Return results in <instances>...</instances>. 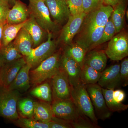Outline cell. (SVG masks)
Returning <instances> with one entry per match:
<instances>
[{
	"mask_svg": "<svg viewBox=\"0 0 128 128\" xmlns=\"http://www.w3.org/2000/svg\"><path fill=\"white\" fill-rule=\"evenodd\" d=\"M113 11L112 6L102 4L86 14L75 36L76 43L82 46L87 52L96 47Z\"/></svg>",
	"mask_w": 128,
	"mask_h": 128,
	"instance_id": "cell-1",
	"label": "cell"
},
{
	"mask_svg": "<svg viewBox=\"0 0 128 128\" xmlns=\"http://www.w3.org/2000/svg\"><path fill=\"white\" fill-rule=\"evenodd\" d=\"M54 116L68 121L73 128H97L98 126L82 113L71 98L53 100Z\"/></svg>",
	"mask_w": 128,
	"mask_h": 128,
	"instance_id": "cell-2",
	"label": "cell"
},
{
	"mask_svg": "<svg viewBox=\"0 0 128 128\" xmlns=\"http://www.w3.org/2000/svg\"><path fill=\"white\" fill-rule=\"evenodd\" d=\"M61 56L60 52H56L36 67L31 70V84L37 86L52 78L60 68Z\"/></svg>",
	"mask_w": 128,
	"mask_h": 128,
	"instance_id": "cell-3",
	"label": "cell"
},
{
	"mask_svg": "<svg viewBox=\"0 0 128 128\" xmlns=\"http://www.w3.org/2000/svg\"><path fill=\"white\" fill-rule=\"evenodd\" d=\"M20 93L16 90L3 88L0 89V116L14 122L20 118L18 103Z\"/></svg>",
	"mask_w": 128,
	"mask_h": 128,
	"instance_id": "cell-4",
	"label": "cell"
},
{
	"mask_svg": "<svg viewBox=\"0 0 128 128\" xmlns=\"http://www.w3.org/2000/svg\"><path fill=\"white\" fill-rule=\"evenodd\" d=\"M30 16L47 32H55L58 29V25L52 20L44 0L30 2L28 6Z\"/></svg>",
	"mask_w": 128,
	"mask_h": 128,
	"instance_id": "cell-5",
	"label": "cell"
},
{
	"mask_svg": "<svg viewBox=\"0 0 128 128\" xmlns=\"http://www.w3.org/2000/svg\"><path fill=\"white\" fill-rule=\"evenodd\" d=\"M71 96L72 99L82 113L98 124V119L86 86L81 83L76 86L71 87Z\"/></svg>",
	"mask_w": 128,
	"mask_h": 128,
	"instance_id": "cell-6",
	"label": "cell"
},
{
	"mask_svg": "<svg viewBox=\"0 0 128 128\" xmlns=\"http://www.w3.org/2000/svg\"><path fill=\"white\" fill-rule=\"evenodd\" d=\"M52 35V33L48 32L47 41L38 47L32 48L29 55L24 57L26 63L31 66L32 69L36 67L56 52L57 44L53 39Z\"/></svg>",
	"mask_w": 128,
	"mask_h": 128,
	"instance_id": "cell-7",
	"label": "cell"
},
{
	"mask_svg": "<svg viewBox=\"0 0 128 128\" xmlns=\"http://www.w3.org/2000/svg\"><path fill=\"white\" fill-rule=\"evenodd\" d=\"M110 40L105 54L110 60L118 61L128 56V35L124 32H121Z\"/></svg>",
	"mask_w": 128,
	"mask_h": 128,
	"instance_id": "cell-8",
	"label": "cell"
},
{
	"mask_svg": "<svg viewBox=\"0 0 128 128\" xmlns=\"http://www.w3.org/2000/svg\"><path fill=\"white\" fill-rule=\"evenodd\" d=\"M85 86L97 119L104 121L110 118L112 112L109 110L106 104L102 88L97 84Z\"/></svg>",
	"mask_w": 128,
	"mask_h": 128,
	"instance_id": "cell-9",
	"label": "cell"
},
{
	"mask_svg": "<svg viewBox=\"0 0 128 128\" xmlns=\"http://www.w3.org/2000/svg\"><path fill=\"white\" fill-rule=\"evenodd\" d=\"M51 79L53 100L71 98V85L64 70L60 68Z\"/></svg>",
	"mask_w": 128,
	"mask_h": 128,
	"instance_id": "cell-10",
	"label": "cell"
},
{
	"mask_svg": "<svg viewBox=\"0 0 128 128\" xmlns=\"http://www.w3.org/2000/svg\"><path fill=\"white\" fill-rule=\"evenodd\" d=\"M86 13L70 15L64 26L59 37V41L65 45L72 43L73 39L80 31Z\"/></svg>",
	"mask_w": 128,
	"mask_h": 128,
	"instance_id": "cell-11",
	"label": "cell"
},
{
	"mask_svg": "<svg viewBox=\"0 0 128 128\" xmlns=\"http://www.w3.org/2000/svg\"><path fill=\"white\" fill-rule=\"evenodd\" d=\"M54 22L57 25L67 22L70 16L66 0H44Z\"/></svg>",
	"mask_w": 128,
	"mask_h": 128,
	"instance_id": "cell-12",
	"label": "cell"
},
{
	"mask_svg": "<svg viewBox=\"0 0 128 128\" xmlns=\"http://www.w3.org/2000/svg\"><path fill=\"white\" fill-rule=\"evenodd\" d=\"M120 64H114L102 72L97 84L102 88L114 90L121 86L120 70Z\"/></svg>",
	"mask_w": 128,
	"mask_h": 128,
	"instance_id": "cell-13",
	"label": "cell"
},
{
	"mask_svg": "<svg viewBox=\"0 0 128 128\" xmlns=\"http://www.w3.org/2000/svg\"><path fill=\"white\" fill-rule=\"evenodd\" d=\"M26 64L23 57L2 65L0 69V76L3 88H8L22 67Z\"/></svg>",
	"mask_w": 128,
	"mask_h": 128,
	"instance_id": "cell-14",
	"label": "cell"
},
{
	"mask_svg": "<svg viewBox=\"0 0 128 128\" xmlns=\"http://www.w3.org/2000/svg\"><path fill=\"white\" fill-rule=\"evenodd\" d=\"M60 68L68 76L71 87L81 84L80 74L82 68L80 65L64 54L60 59Z\"/></svg>",
	"mask_w": 128,
	"mask_h": 128,
	"instance_id": "cell-15",
	"label": "cell"
},
{
	"mask_svg": "<svg viewBox=\"0 0 128 128\" xmlns=\"http://www.w3.org/2000/svg\"><path fill=\"white\" fill-rule=\"evenodd\" d=\"M30 16L28 7L20 0H16L15 4L8 12L6 22L10 24H19L27 20Z\"/></svg>",
	"mask_w": 128,
	"mask_h": 128,
	"instance_id": "cell-16",
	"label": "cell"
},
{
	"mask_svg": "<svg viewBox=\"0 0 128 128\" xmlns=\"http://www.w3.org/2000/svg\"><path fill=\"white\" fill-rule=\"evenodd\" d=\"M31 69L30 66L25 64L20 69L8 89L16 90L20 93L27 91L30 87V72Z\"/></svg>",
	"mask_w": 128,
	"mask_h": 128,
	"instance_id": "cell-17",
	"label": "cell"
},
{
	"mask_svg": "<svg viewBox=\"0 0 128 128\" xmlns=\"http://www.w3.org/2000/svg\"><path fill=\"white\" fill-rule=\"evenodd\" d=\"M23 28L32 37L34 43L33 48L38 47L44 42L48 33L37 23L32 16H30Z\"/></svg>",
	"mask_w": 128,
	"mask_h": 128,
	"instance_id": "cell-18",
	"label": "cell"
},
{
	"mask_svg": "<svg viewBox=\"0 0 128 128\" xmlns=\"http://www.w3.org/2000/svg\"><path fill=\"white\" fill-rule=\"evenodd\" d=\"M108 57L102 50H91L86 54L84 64L96 70L102 72L106 68Z\"/></svg>",
	"mask_w": 128,
	"mask_h": 128,
	"instance_id": "cell-19",
	"label": "cell"
},
{
	"mask_svg": "<svg viewBox=\"0 0 128 128\" xmlns=\"http://www.w3.org/2000/svg\"><path fill=\"white\" fill-rule=\"evenodd\" d=\"M13 42L24 57L29 55L33 46L32 36L23 28L20 30Z\"/></svg>",
	"mask_w": 128,
	"mask_h": 128,
	"instance_id": "cell-20",
	"label": "cell"
},
{
	"mask_svg": "<svg viewBox=\"0 0 128 128\" xmlns=\"http://www.w3.org/2000/svg\"><path fill=\"white\" fill-rule=\"evenodd\" d=\"M54 116L50 103L43 101L34 102V118L39 122L48 123L52 121Z\"/></svg>",
	"mask_w": 128,
	"mask_h": 128,
	"instance_id": "cell-21",
	"label": "cell"
},
{
	"mask_svg": "<svg viewBox=\"0 0 128 128\" xmlns=\"http://www.w3.org/2000/svg\"><path fill=\"white\" fill-rule=\"evenodd\" d=\"M126 8L127 3L125 0H121L118 4L113 7L111 18L116 34L122 31L124 27Z\"/></svg>",
	"mask_w": 128,
	"mask_h": 128,
	"instance_id": "cell-22",
	"label": "cell"
},
{
	"mask_svg": "<svg viewBox=\"0 0 128 128\" xmlns=\"http://www.w3.org/2000/svg\"><path fill=\"white\" fill-rule=\"evenodd\" d=\"M87 52L86 49L75 43L66 46L64 54L74 60L82 68L84 64L85 57Z\"/></svg>",
	"mask_w": 128,
	"mask_h": 128,
	"instance_id": "cell-23",
	"label": "cell"
},
{
	"mask_svg": "<svg viewBox=\"0 0 128 128\" xmlns=\"http://www.w3.org/2000/svg\"><path fill=\"white\" fill-rule=\"evenodd\" d=\"M26 21L19 24H12L7 22L2 32V48L7 46L14 40Z\"/></svg>",
	"mask_w": 128,
	"mask_h": 128,
	"instance_id": "cell-24",
	"label": "cell"
},
{
	"mask_svg": "<svg viewBox=\"0 0 128 128\" xmlns=\"http://www.w3.org/2000/svg\"><path fill=\"white\" fill-rule=\"evenodd\" d=\"M32 96L43 102L52 104L53 99L52 88L48 82L42 83L36 86L31 92Z\"/></svg>",
	"mask_w": 128,
	"mask_h": 128,
	"instance_id": "cell-25",
	"label": "cell"
},
{
	"mask_svg": "<svg viewBox=\"0 0 128 128\" xmlns=\"http://www.w3.org/2000/svg\"><path fill=\"white\" fill-rule=\"evenodd\" d=\"M0 55L2 65L4 64L16 61L24 57L16 48L13 42L2 48L0 51Z\"/></svg>",
	"mask_w": 128,
	"mask_h": 128,
	"instance_id": "cell-26",
	"label": "cell"
},
{
	"mask_svg": "<svg viewBox=\"0 0 128 128\" xmlns=\"http://www.w3.org/2000/svg\"><path fill=\"white\" fill-rule=\"evenodd\" d=\"M101 74L102 72L87 65L84 64L81 72V82L84 85L97 84Z\"/></svg>",
	"mask_w": 128,
	"mask_h": 128,
	"instance_id": "cell-27",
	"label": "cell"
},
{
	"mask_svg": "<svg viewBox=\"0 0 128 128\" xmlns=\"http://www.w3.org/2000/svg\"><path fill=\"white\" fill-rule=\"evenodd\" d=\"M102 93L108 108L112 112H121L127 110L128 105L118 103L114 100L113 96L114 90L102 88Z\"/></svg>",
	"mask_w": 128,
	"mask_h": 128,
	"instance_id": "cell-28",
	"label": "cell"
},
{
	"mask_svg": "<svg viewBox=\"0 0 128 128\" xmlns=\"http://www.w3.org/2000/svg\"><path fill=\"white\" fill-rule=\"evenodd\" d=\"M17 108L21 117L33 118L34 102L32 98H20L18 103Z\"/></svg>",
	"mask_w": 128,
	"mask_h": 128,
	"instance_id": "cell-29",
	"label": "cell"
},
{
	"mask_svg": "<svg viewBox=\"0 0 128 128\" xmlns=\"http://www.w3.org/2000/svg\"><path fill=\"white\" fill-rule=\"evenodd\" d=\"M18 127L22 128H50L48 123L42 122L36 120L33 118H26L20 117L14 121Z\"/></svg>",
	"mask_w": 128,
	"mask_h": 128,
	"instance_id": "cell-30",
	"label": "cell"
},
{
	"mask_svg": "<svg viewBox=\"0 0 128 128\" xmlns=\"http://www.w3.org/2000/svg\"><path fill=\"white\" fill-rule=\"evenodd\" d=\"M116 34V28L112 21L111 16L105 25L100 39L97 44L96 47L110 41Z\"/></svg>",
	"mask_w": 128,
	"mask_h": 128,
	"instance_id": "cell-31",
	"label": "cell"
},
{
	"mask_svg": "<svg viewBox=\"0 0 128 128\" xmlns=\"http://www.w3.org/2000/svg\"><path fill=\"white\" fill-rule=\"evenodd\" d=\"M70 15L74 16L84 12L82 0H66Z\"/></svg>",
	"mask_w": 128,
	"mask_h": 128,
	"instance_id": "cell-32",
	"label": "cell"
},
{
	"mask_svg": "<svg viewBox=\"0 0 128 128\" xmlns=\"http://www.w3.org/2000/svg\"><path fill=\"white\" fill-rule=\"evenodd\" d=\"M121 86L124 87L128 85V59L125 58L120 64V70Z\"/></svg>",
	"mask_w": 128,
	"mask_h": 128,
	"instance_id": "cell-33",
	"label": "cell"
},
{
	"mask_svg": "<svg viewBox=\"0 0 128 128\" xmlns=\"http://www.w3.org/2000/svg\"><path fill=\"white\" fill-rule=\"evenodd\" d=\"M84 12L89 13L100 7L102 4L100 0H82Z\"/></svg>",
	"mask_w": 128,
	"mask_h": 128,
	"instance_id": "cell-34",
	"label": "cell"
},
{
	"mask_svg": "<svg viewBox=\"0 0 128 128\" xmlns=\"http://www.w3.org/2000/svg\"><path fill=\"white\" fill-rule=\"evenodd\" d=\"M48 124L50 128H73L68 121L54 116Z\"/></svg>",
	"mask_w": 128,
	"mask_h": 128,
	"instance_id": "cell-35",
	"label": "cell"
},
{
	"mask_svg": "<svg viewBox=\"0 0 128 128\" xmlns=\"http://www.w3.org/2000/svg\"><path fill=\"white\" fill-rule=\"evenodd\" d=\"M11 7L8 2H0V22L6 20L8 12Z\"/></svg>",
	"mask_w": 128,
	"mask_h": 128,
	"instance_id": "cell-36",
	"label": "cell"
},
{
	"mask_svg": "<svg viewBox=\"0 0 128 128\" xmlns=\"http://www.w3.org/2000/svg\"><path fill=\"white\" fill-rule=\"evenodd\" d=\"M113 96L117 102L122 103L126 98V94L122 90L118 89L114 90Z\"/></svg>",
	"mask_w": 128,
	"mask_h": 128,
	"instance_id": "cell-37",
	"label": "cell"
},
{
	"mask_svg": "<svg viewBox=\"0 0 128 128\" xmlns=\"http://www.w3.org/2000/svg\"><path fill=\"white\" fill-rule=\"evenodd\" d=\"M121 0H104L103 4L109 6L113 8L118 4Z\"/></svg>",
	"mask_w": 128,
	"mask_h": 128,
	"instance_id": "cell-38",
	"label": "cell"
},
{
	"mask_svg": "<svg viewBox=\"0 0 128 128\" xmlns=\"http://www.w3.org/2000/svg\"><path fill=\"white\" fill-rule=\"evenodd\" d=\"M6 22V20L0 22V51L2 48V40L3 28Z\"/></svg>",
	"mask_w": 128,
	"mask_h": 128,
	"instance_id": "cell-39",
	"label": "cell"
},
{
	"mask_svg": "<svg viewBox=\"0 0 128 128\" xmlns=\"http://www.w3.org/2000/svg\"><path fill=\"white\" fill-rule=\"evenodd\" d=\"M16 0H0V2H8L12 7V6L15 4Z\"/></svg>",
	"mask_w": 128,
	"mask_h": 128,
	"instance_id": "cell-40",
	"label": "cell"
},
{
	"mask_svg": "<svg viewBox=\"0 0 128 128\" xmlns=\"http://www.w3.org/2000/svg\"><path fill=\"white\" fill-rule=\"evenodd\" d=\"M2 87L3 86H2V82L1 80L0 76V89H1Z\"/></svg>",
	"mask_w": 128,
	"mask_h": 128,
	"instance_id": "cell-41",
	"label": "cell"
},
{
	"mask_svg": "<svg viewBox=\"0 0 128 128\" xmlns=\"http://www.w3.org/2000/svg\"><path fill=\"white\" fill-rule=\"evenodd\" d=\"M2 66V61L0 55V69Z\"/></svg>",
	"mask_w": 128,
	"mask_h": 128,
	"instance_id": "cell-42",
	"label": "cell"
},
{
	"mask_svg": "<svg viewBox=\"0 0 128 128\" xmlns=\"http://www.w3.org/2000/svg\"><path fill=\"white\" fill-rule=\"evenodd\" d=\"M104 0H100V2L102 4H103Z\"/></svg>",
	"mask_w": 128,
	"mask_h": 128,
	"instance_id": "cell-43",
	"label": "cell"
},
{
	"mask_svg": "<svg viewBox=\"0 0 128 128\" xmlns=\"http://www.w3.org/2000/svg\"><path fill=\"white\" fill-rule=\"evenodd\" d=\"M36 0H29V1H32Z\"/></svg>",
	"mask_w": 128,
	"mask_h": 128,
	"instance_id": "cell-44",
	"label": "cell"
}]
</instances>
